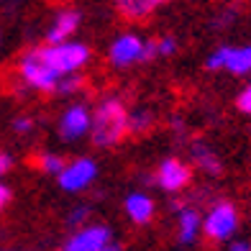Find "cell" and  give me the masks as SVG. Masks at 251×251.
<instances>
[{
	"label": "cell",
	"instance_id": "obj_1",
	"mask_svg": "<svg viewBox=\"0 0 251 251\" xmlns=\"http://www.w3.org/2000/svg\"><path fill=\"white\" fill-rule=\"evenodd\" d=\"M128 133V110L118 98H108L102 100L93 113V121H90V141L100 149H108V146H116L123 136Z\"/></svg>",
	"mask_w": 251,
	"mask_h": 251
},
{
	"label": "cell",
	"instance_id": "obj_2",
	"mask_svg": "<svg viewBox=\"0 0 251 251\" xmlns=\"http://www.w3.org/2000/svg\"><path fill=\"white\" fill-rule=\"evenodd\" d=\"M238 231V210L233 202L218 200L210 205V210L202 215V233L213 244H228L233 241Z\"/></svg>",
	"mask_w": 251,
	"mask_h": 251
},
{
	"label": "cell",
	"instance_id": "obj_3",
	"mask_svg": "<svg viewBox=\"0 0 251 251\" xmlns=\"http://www.w3.org/2000/svg\"><path fill=\"white\" fill-rule=\"evenodd\" d=\"M47 59L62 77L79 75V70L90 62V47L82 41H64V44H49L41 49Z\"/></svg>",
	"mask_w": 251,
	"mask_h": 251
},
{
	"label": "cell",
	"instance_id": "obj_4",
	"mask_svg": "<svg viewBox=\"0 0 251 251\" xmlns=\"http://www.w3.org/2000/svg\"><path fill=\"white\" fill-rule=\"evenodd\" d=\"M21 77H24V82L33 90H41V93H54L56 85H59L62 75L54 70V67L44 59L41 49H31L21 56Z\"/></svg>",
	"mask_w": 251,
	"mask_h": 251
},
{
	"label": "cell",
	"instance_id": "obj_5",
	"mask_svg": "<svg viewBox=\"0 0 251 251\" xmlns=\"http://www.w3.org/2000/svg\"><path fill=\"white\" fill-rule=\"evenodd\" d=\"M205 67L210 72H228L236 77H246L251 75V44H244V47H228V44H223V47L208 54Z\"/></svg>",
	"mask_w": 251,
	"mask_h": 251
},
{
	"label": "cell",
	"instance_id": "obj_6",
	"mask_svg": "<svg viewBox=\"0 0 251 251\" xmlns=\"http://www.w3.org/2000/svg\"><path fill=\"white\" fill-rule=\"evenodd\" d=\"M95 177H98L95 159L79 156V159H75V162L64 164V169L56 175V182H59V187L64 192H82V190H87L90 185H93Z\"/></svg>",
	"mask_w": 251,
	"mask_h": 251
},
{
	"label": "cell",
	"instance_id": "obj_7",
	"mask_svg": "<svg viewBox=\"0 0 251 251\" xmlns=\"http://www.w3.org/2000/svg\"><path fill=\"white\" fill-rule=\"evenodd\" d=\"M113 244V233L108 226L85 223L82 228H75V233L64 241L62 251H102Z\"/></svg>",
	"mask_w": 251,
	"mask_h": 251
},
{
	"label": "cell",
	"instance_id": "obj_8",
	"mask_svg": "<svg viewBox=\"0 0 251 251\" xmlns=\"http://www.w3.org/2000/svg\"><path fill=\"white\" fill-rule=\"evenodd\" d=\"M108 56L116 67H131L136 62H146V39L139 33H121L113 39Z\"/></svg>",
	"mask_w": 251,
	"mask_h": 251
},
{
	"label": "cell",
	"instance_id": "obj_9",
	"mask_svg": "<svg viewBox=\"0 0 251 251\" xmlns=\"http://www.w3.org/2000/svg\"><path fill=\"white\" fill-rule=\"evenodd\" d=\"M190 164H185L182 159H175V156H167L159 162L156 167V185L162 187L164 192H179L190 185Z\"/></svg>",
	"mask_w": 251,
	"mask_h": 251
},
{
	"label": "cell",
	"instance_id": "obj_10",
	"mask_svg": "<svg viewBox=\"0 0 251 251\" xmlns=\"http://www.w3.org/2000/svg\"><path fill=\"white\" fill-rule=\"evenodd\" d=\"M90 121H93V113L87 110V105L75 102L59 116V136L64 141H79L90 133Z\"/></svg>",
	"mask_w": 251,
	"mask_h": 251
},
{
	"label": "cell",
	"instance_id": "obj_11",
	"mask_svg": "<svg viewBox=\"0 0 251 251\" xmlns=\"http://www.w3.org/2000/svg\"><path fill=\"white\" fill-rule=\"evenodd\" d=\"M82 24V13L75 8H62L59 13L54 16L51 26H49V33H47V41L49 44H64V41H72L75 31Z\"/></svg>",
	"mask_w": 251,
	"mask_h": 251
},
{
	"label": "cell",
	"instance_id": "obj_12",
	"mask_svg": "<svg viewBox=\"0 0 251 251\" xmlns=\"http://www.w3.org/2000/svg\"><path fill=\"white\" fill-rule=\"evenodd\" d=\"M202 233V215L190 205H177V241L192 246Z\"/></svg>",
	"mask_w": 251,
	"mask_h": 251
},
{
	"label": "cell",
	"instance_id": "obj_13",
	"mask_svg": "<svg viewBox=\"0 0 251 251\" xmlns=\"http://www.w3.org/2000/svg\"><path fill=\"white\" fill-rule=\"evenodd\" d=\"M123 210H126L131 223L146 226V223H151L156 205H154L151 195H146V192H128L126 200H123Z\"/></svg>",
	"mask_w": 251,
	"mask_h": 251
},
{
	"label": "cell",
	"instance_id": "obj_14",
	"mask_svg": "<svg viewBox=\"0 0 251 251\" xmlns=\"http://www.w3.org/2000/svg\"><path fill=\"white\" fill-rule=\"evenodd\" d=\"M190 154H192V162H195L205 175H213V177L221 175V169H223L221 167V156L215 154L208 144H195L190 149Z\"/></svg>",
	"mask_w": 251,
	"mask_h": 251
},
{
	"label": "cell",
	"instance_id": "obj_15",
	"mask_svg": "<svg viewBox=\"0 0 251 251\" xmlns=\"http://www.w3.org/2000/svg\"><path fill=\"white\" fill-rule=\"evenodd\" d=\"M116 5L118 10L126 16V18H131V21H139L144 16H149L154 5L149 3V0H116Z\"/></svg>",
	"mask_w": 251,
	"mask_h": 251
},
{
	"label": "cell",
	"instance_id": "obj_16",
	"mask_svg": "<svg viewBox=\"0 0 251 251\" xmlns=\"http://www.w3.org/2000/svg\"><path fill=\"white\" fill-rule=\"evenodd\" d=\"M151 126V113L149 110H128V131L133 133H141Z\"/></svg>",
	"mask_w": 251,
	"mask_h": 251
},
{
	"label": "cell",
	"instance_id": "obj_17",
	"mask_svg": "<svg viewBox=\"0 0 251 251\" xmlns=\"http://www.w3.org/2000/svg\"><path fill=\"white\" fill-rule=\"evenodd\" d=\"M64 164H67L64 159H62L59 154H51V151H47V154H41V156H39V167H41L47 175H54V177L64 169Z\"/></svg>",
	"mask_w": 251,
	"mask_h": 251
},
{
	"label": "cell",
	"instance_id": "obj_18",
	"mask_svg": "<svg viewBox=\"0 0 251 251\" xmlns=\"http://www.w3.org/2000/svg\"><path fill=\"white\" fill-rule=\"evenodd\" d=\"M79 87H82V77L79 75H67V77L59 79V85H56L54 93L56 95H72V93H77Z\"/></svg>",
	"mask_w": 251,
	"mask_h": 251
},
{
	"label": "cell",
	"instance_id": "obj_19",
	"mask_svg": "<svg viewBox=\"0 0 251 251\" xmlns=\"http://www.w3.org/2000/svg\"><path fill=\"white\" fill-rule=\"evenodd\" d=\"M87 215H90V208L87 205H77V208L67 215V223H70L72 228H82L85 221H87Z\"/></svg>",
	"mask_w": 251,
	"mask_h": 251
},
{
	"label": "cell",
	"instance_id": "obj_20",
	"mask_svg": "<svg viewBox=\"0 0 251 251\" xmlns=\"http://www.w3.org/2000/svg\"><path fill=\"white\" fill-rule=\"evenodd\" d=\"M175 51H177V39L172 36L156 39V56H172Z\"/></svg>",
	"mask_w": 251,
	"mask_h": 251
},
{
	"label": "cell",
	"instance_id": "obj_21",
	"mask_svg": "<svg viewBox=\"0 0 251 251\" xmlns=\"http://www.w3.org/2000/svg\"><path fill=\"white\" fill-rule=\"evenodd\" d=\"M236 108L241 110V113H246V116H251V82L238 93V98H236Z\"/></svg>",
	"mask_w": 251,
	"mask_h": 251
},
{
	"label": "cell",
	"instance_id": "obj_22",
	"mask_svg": "<svg viewBox=\"0 0 251 251\" xmlns=\"http://www.w3.org/2000/svg\"><path fill=\"white\" fill-rule=\"evenodd\" d=\"M13 131L16 133H31L33 131V118H28V116H21V118H16L13 121Z\"/></svg>",
	"mask_w": 251,
	"mask_h": 251
},
{
	"label": "cell",
	"instance_id": "obj_23",
	"mask_svg": "<svg viewBox=\"0 0 251 251\" xmlns=\"http://www.w3.org/2000/svg\"><path fill=\"white\" fill-rule=\"evenodd\" d=\"M10 169H13V156L8 151H0V177H5Z\"/></svg>",
	"mask_w": 251,
	"mask_h": 251
},
{
	"label": "cell",
	"instance_id": "obj_24",
	"mask_svg": "<svg viewBox=\"0 0 251 251\" xmlns=\"http://www.w3.org/2000/svg\"><path fill=\"white\" fill-rule=\"evenodd\" d=\"M10 187L5 185V182H0V213H3L5 208H8V202H10Z\"/></svg>",
	"mask_w": 251,
	"mask_h": 251
},
{
	"label": "cell",
	"instance_id": "obj_25",
	"mask_svg": "<svg viewBox=\"0 0 251 251\" xmlns=\"http://www.w3.org/2000/svg\"><path fill=\"white\" fill-rule=\"evenodd\" d=\"M228 251H251V241H241V238H233V241H228Z\"/></svg>",
	"mask_w": 251,
	"mask_h": 251
},
{
	"label": "cell",
	"instance_id": "obj_26",
	"mask_svg": "<svg viewBox=\"0 0 251 251\" xmlns=\"http://www.w3.org/2000/svg\"><path fill=\"white\" fill-rule=\"evenodd\" d=\"M102 251H121V246H118V244H110L108 249H102Z\"/></svg>",
	"mask_w": 251,
	"mask_h": 251
},
{
	"label": "cell",
	"instance_id": "obj_27",
	"mask_svg": "<svg viewBox=\"0 0 251 251\" xmlns=\"http://www.w3.org/2000/svg\"><path fill=\"white\" fill-rule=\"evenodd\" d=\"M149 3H151V5L156 8V5H162V3H167V0H149Z\"/></svg>",
	"mask_w": 251,
	"mask_h": 251
},
{
	"label": "cell",
	"instance_id": "obj_28",
	"mask_svg": "<svg viewBox=\"0 0 251 251\" xmlns=\"http://www.w3.org/2000/svg\"><path fill=\"white\" fill-rule=\"evenodd\" d=\"M0 251H13V249H0Z\"/></svg>",
	"mask_w": 251,
	"mask_h": 251
}]
</instances>
